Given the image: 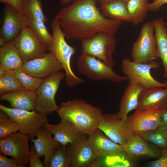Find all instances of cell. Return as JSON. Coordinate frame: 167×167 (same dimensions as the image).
Wrapping results in <instances>:
<instances>
[{
    "instance_id": "cell-36",
    "label": "cell",
    "mask_w": 167,
    "mask_h": 167,
    "mask_svg": "<svg viewBox=\"0 0 167 167\" xmlns=\"http://www.w3.org/2000/svg\"><path fill=\"white\" fill-rule=\"evenodd\" d=\"M149 167H167V148L161 149V156L147 165Z\"/></svg>"
},
{
    "instance_id": "cell-25",
    "label": "cell",
    "mask_w": 167,
    "mask_h": 167,
    "mask_svg": "<svg viewBox=\"0 0 167 167\" xmlns=\"http://www.w3.org/2000/svg\"><path fill=\"white\" fill-rule=\"evenodd\" d=\"M127 2L125 0H112L101 5V10L103 15L108 19L130 22V16L127 8Z\"/></svg>"
},
{
    "instance_id": "cell-29",
    "label": "cell",
    "mask_w": 167,
    "mask_h": 167,
    "mask_svg": "<svg viewBox=\"0 0 167 167\" xmlns=\"http://www.w3.org/2000/svg\"><path fill=\"white\" fill-rule=\"evenodd\" d=\"M22 9L23 14L29 20H39L45 23L47 20L41 0H23Z\"/></svg>"
},
{
    "instance_id": "cell-32",
    "label": "cell",
    "mask_w": 167,
    "mask_h": 167,
    "mask_svg": "<svg viewBox=\"0 0 167 167\" xmlns=\"http://www.w3.org/2000/svg\"><path fill=\"white\" fill-rule=\"evenodd\" d=\"M30 21L29 27L39 39L49 48L53 41V38L48 31L45 22L39 20Z\"/></svg>"
},
{
    "instance_id": "cell-43",
    "label": "cell",
    "mask_w": 167,
    "mask_h": 167,
    "mask_svg": "<svg viewBox=\"0 0 167 167\" xmlns=\"http://www.w3.org/2000/svg\"><path fill=\"white\" fill-rule=\"evenodd\" d=\"M6 71V70L4 68L0 66V78L2 77L5 75Z\"/></svg>"
},
{
    "instance_id": "cell-5",
    "label": "cell",
    "mask_w": 167,
    "mask_h": 167,
    "mask_svg": "<svg viewBox=\"0 0 167 167\" xmlns=\"http://www.w3.org/2000/svg\"><path fill=\"white\" fill-rule=\"evenodd\" d=\"M77 65L79 72L92 80H109L121 83L129 80L126 76L117 74L102 60L86 54H81L78 58Z\"/></svg>"
},
{
    "instance_id": "cell-8",
    "label": "cell",
    "mask_w": 167,
    "mask_h": 167,
    "mask_svg": "<svg viewBox=\"0 0 167 167\" xmlns=\"http://www.w3.org/2000/svg\"><path fill=\"white\" fill-rule=\"evenodd\" d=\"M160 67L159 63L155 60L143 64L126 58L122 59L121 65L122 70L129 80H132L147 88L167 87V81L160 82L151 75V69L156 70Z\"/></svg>"
},
{
    "instance_id": "cell-7",
    "label": "cell",
    "mask_w": 167,
    "mask_h": 167,
    "mask_svg": "<svg viewBox=\"0 0 167 167\" xmlns=\"http://www.w3.org/2000/svg\"><path fill=\"white\" fill-rule=\"evenodd\" d=\"M0 109L6 113L20 127L19 132L28 136L31 140L36 136L41 128L48 123V115L35 110L7 107L0 105Z\"/></svg>"
},
{
    "instance_id": "cell-33",
    "label": "cell",
    "mask_w": 167,
    "mask_h": 167,
    "mask_svg": "<svg viewBox=\"0 0 167 167\" xmlns=\"http://www.w3.org/2000/svg\"><path fill=\"white\" fill-rule=\"evenodd\" d=\"M20 127L5 112L0 111V139L6 138L19 131Z\"/></svg>"
},
{
    "instance_id": "cell-26",
    "label": "cell",
    "mask_w": 167,
    "mask_h": 167,
    "mask_svg": "<svg viewBox=\"0 0 167 167\" xmlns=\"http://www.w3.org/2000/svg\"><path fill=\"white\" fill-rule=\"evenodd\" d=\"M24 62L12 42L5 43L0 48V66L6 70L22 67Z\"/></svg>"
},
{
    "instance_id": "cell-19",
    "label": "cell",
    "mask_w": 167,
    "mask_h": 167,
    "mask_svg": "<svg viewBox=\"0 0 167 167\" xmlns=\"http://www.w3.org/2000/svg\"><path fill=\"white\" fill-rule=\"evenodd\" d=\"M155 107L161 109L167 108V87H144L140 93L135 110L142 111Z\"/></svg>"
},
{
    "instance_id": "cell-24",
    "label": "cell",
    "mask_w": 167,
    "mask_h": 167,
    "mask_svg": "<svg viewBox=\"0 0 167 167\" xmlns=\"http://www.w3.org/2000/svg\"><path fill=\"white\" fill-rule=\"evenodd\" d=\"M154 27L157 58L161 60L164 67L163 77L167 81V30L162 17L151 22Z\"/></svg>"
},
{
    "instance_id": "cell-17",
    "label": "cell",
    "mask_w": 167,
    "mask_h": 167,
    "mask_svg": "<svg viewBox=\"0 0 167 167\" xmlns=\"http://www.w3.org/2000/svg\"><path fill=\"white\" fill-rule=\"evenodd\" d=\"M123 146L128 157L134 161L146 159H158L161 156V149L139 135H135Z\"/></svg>"
},
{
    "instance_id": "cell-10",
    "label": "cell",
    "mask_w": 167,
    "mask_h": 167,
    "mask_svg": "<svg viewBox=\"0 0 167 167\" xmlns=\"http://www.w3.org/2000/svg\"><path fill=\"white\" fill-rule=\"evenodd\" d=\"M12 42L24 62L42 57L48 50L29 27L23 29Z\"/></svg>"
},
{
    "instance_id": "cell-39",
    "label": "cell",
    "mask_w": 167,
    "mask_h": 167,
    "mask_svg": "<svg viewBox=\"0 0 167 167\" xmlns=\"http://www.w3.org/2000/svg\"><path fill=\"white\" fill-rule=\"evenodd\" d=\"M23 0H0L1 3L7 4L15 9L19 13L23 14L22 5Z\"/></svg>"
},
{
    "instance_id": "cell-20",
    "label": "cell",
    "mask_w": 167,
    "mask_h": 167,
    "mask_svg": "<svg viewBox=\"0 0 167 167\" xmlns=\"http://www.w3.org/2000/svg\"><path fill=\"white\" fill-rule=\"evenodd\" d=\"M47 131L54 135V138L64 147L72 144L84 135L70 121L61 119L57 124L48 123L43 127Z\"/></svg>"
},
{
    "instance_id": "cell-21",
    "label": "cell",
    "mask_w": 167,
    "mask_h": 167,
    "mask_svg": "<svg viewBox=\"0 0 167 167\" xmlns=\"http://www.w3.org/2000/svg\"><path fill=\"white\" fill-rule=\"evenodd\" d=\"M53 134L42 127L37 135V138L30 141L33 143L39 157L44 156V167H49L50 159L55 150L61 144L52 137Z\"/></svg>"
},
{
    "instance_id": "cell-1",
    "label": "cell",
    "mask_w": 167,
    "mask_h": 167,
    "mask_svg": "<svg viewBox=\"0 0 167 167\" xmlns=\"http://www.w3.org/2000/svg\"><path fill=\"white\" fill-rule=\"evenodd\" d=\"M98 1L74 0L59 10L55 17L66 38L81 40L101 31L116 33L122 21L105 17L97 6Z\"/></svg>"
},
{
    "instance_id": "cell-4",
    "label": "cell",
    "mask_w": 167,
    "mask_h": 167,
    "mask_svg": "<svg viewBox=\"0 0 167 167\" xmlns=\"http://www.w3.org/2000/svg\"><path fill=\"white\" fill-rule=\"evenodd\" d=\"M114 35L112 32L101 31L90 37L82 39L81 54L94 56L113 68L115 65L113 57L116 45Z\"/></svg>"
},
{
    "instance_id": "cell-31",
    "label": "cell",
    "mask_w": 167,
    "mask_h": 167,
    "mask_svg": "<svg viewBox=\"0 0 167 167\" xmlns=\"http://www.w3.org/2000/svg\"><path fill=\"white\" fill-rule=\"evenodd\" d=\"M153 143L160 149L167 148V130L158 127L139 135Z\"/></svg>"
},
{
    "instance_id": "cell-41",
    "label": "cell",
    "mask_w": 167,
    "mask_h": 167,
    "mask_svg": "<svg viewBox=\"0 0 167 167\" xmlns=\"http://www.w3.org/2000/svg\"><path fill=\"white\" fill-rule=\"evenodd\" d=\"M159 127L167 130V108L165 109Z\"/></svg>"
},
{
    "instance_id": "cell-37",
    "label": "cell",
    "mask_w": 167,
    "mask_h": 167,
    "mask_svg": "<svg viewBox=\"0 0 167 167\" xmlns=\"http://www.w3.org/2000/svg\"><path fill=\"white\" fill-rule=\"evenodd\" d=\"M29 158V167H43V162L39 159L33 144H32L30 148Z\"/></svg>"
},
{
    "instance_id": "cell-45",
    "label": "cell",
    "mask_w": 167,
    "mask_h": 167,
    "mask_svg": "<svg viewBox=\"0 0 167 167\" xmlns=\"http://www.w3.org/2000/svg\"><path fill=\"white\" fill-rule=\"evenodd\" d=\"M165 25L166 26V28H167V22L165 23Z\"/></svg>"
},
{
    "instance_id": "cell-6",
    "label": "cell",
    "mask_w": 167,
    "mask_h": 167,
    "mask_svg": "<svg viewBox=\"0 0 167 167\" xmlns=\"http://www.w3.org/2000/svg\"><path fill=\"white\" fill-rule=\"evenodd\" d=\"M65 77V74L59 71L44 79L36 91V112L48 115L58 112L60 107L57 104L55 97L61 82Z\"/></svg>"
},
{
    "instance_id": "cell-16",
    "label": "cell",
    "mask_w": 167,
    "mask_h": 167,
    "mask_svg": "<svg viewBox=\"0 0 167 167\" xmlns=\"http://www.w3.org/2000/svg\"><path fill=\"white\" fill-rule=\"evenodd\" d=\"M87 135L84 134L73 143L66 146L70 167H91L97 157L88 143Z\"/></svg>"
},
{
    "instance_id": "cell-11",
    "label": "cell",
    "mask_w": 167,
    "mask_h": 167,
    "mask_svg": "<svg viewBox=\"0 0 167 167\" xmlns=\"http://www.w3.org/2000/svg\"><path fill=\"white\" fill-rule=\"evenodd\" d=\"M98 128L110 139L122 146L126 145L135 135L128 127L127 117L119 118L117 114L103 115Z\"/></svg>"
},
{
    "instance_id": "cell-15",
    "label": "cell",
    "mask_w": 167,
    "mask_h": 167,
    "mask_svg": "<svg viewBox=\"0 0 167 167\" xmlns=\"http://www.w3.org/2000/svg\"><path fill=\"white\" fill-rule=\"evenodd\" d=\"M21 68L26 74L43 79L63 69L50 52L42 57L24 62Z\"/></svg>"
},
{
    "instance_id": "cell-28",
    "label": "cell",
    "mask_w": 167,
    "mask_h": 167,
    "mask_svg": "<svg viewBox=\"0 0 167 167\" xmlns=\"http://www.w3.org/2000/svg\"><path fill=\"white\" fill-rule=\"evenodd\" d=\"M149 4L148 0H128L127 8L133 25L136 26L144 21L149 11Z\"/></svg>"
},
{
    "instance_id": "cell-44",
    "label": "cell",
    "mask_w": 167,
    "mask_h": 167,
    "mask_svg": "<svg viewBox=\"0 0 167 167\" xmlns=\"http://www.w3.org/2000/svg\"><path fill=\"white\" fill-rule=\"evenodd\" d=\"M112 0H98V3L100 5L103 4L106 2H108ZM126 1H128V0H125Z\"/></svg>"
},
{
    "instance_id": "cell-2",
    "label": "cell",
    "mask_w": 167,
    "mask_h": 167,
    "mask_svg": "<svg viewBox=\"0 0 167 167\" xmlns=\"http://www.w3.org/2000/svg\"><path fill=\"white\" fill-rule=\"evenodd\" d=\"M59 107L57 112L61 119L70 121L84 134L88 135L98 128L103 115L99 108L76 98L61 103Z\"/></svg>"
},
{
    "instance_id": "cell-27",
    "label": "cell",
    "mask_w": 167,
    "mask_h": 167,
    "mask_svg": "<svg viewBox=\"0 0 167 167\" xmlns=\"http://www.w3.org/2000/svg\"><path fill=\"white\" fill-rule=\"evenodd\" d=\"M136 165L125 151L102 157H97L91 167H131Z\"/></svg>"
},
{
    "instance_id": "cell-14",
    "label": "cell",
    "mask_w": 167,
    "mask_h": 167,
    "mask_svg": "<svg viewBox=\"0 0 167 167\" xmlns=\"http://www.w3.org/2000/svg\"><path fill=\"white\" fill-rule=\"evenodd\" d=\"M164 109L158 107L142 111H135L127 116L129 127L135 135L157 129L159 126Z\"/></svg>"
},
{
    "instance_id": "cell-30",
    "label": "cell",
    "mask_w": 167,
    "mask_h": 167,
    "mask_svg": "<svg viewBox=\"0 0 167 167\" xmlns=\"http://www.w3.org/2000/svg\"><path fill=\"white\" fill-rule=\"evenodd\" d=\"M25 89L17 78L14 70H7L0 78V95Z\"/></svg>"
},
{
    "instance_id": "cell-23",
    "label": "cell",
    "mask_w": 167,
    "mask_h": 167,
    "mask_svg": "<svg viewBox=\"0 0 167 167\" xmlns=\"http://www.w3.org/2000/svg\"><path fill=\"white\" fill-rule=\"evenodd\" d=\"M36 97V92L24 89L0 95V99L9 102L11 108L32 111L35 110Z\"/></svg>"
},
{
    "instance_id": "cell-9",
    "label": "cell",
    "mask_w": 167,
    "mask_h": 167,
    "mask_svg": "<svg viewBox=\"0 0 167 167\" xmlns=\"http://www.w3.org/2000/svg\"><path fill=\"white\" fill-rule=\"evenodd\" d=\"M154 33V27L152 22L143 24L139 37L133 44L131 52L133 61L147 64L157 58Z\"/></svg>"
},
{
    "instance_id": "cell-40",
    "label": "cell",
    "mask_w": 167,
    "mask_h": 167,
    "mask_svg": "<svg viewBox=\"0 0 167 167\" xmlns=\"http://www.w3.org/2000/svg\"><path fill=\"white\" fill-rule=\"evenodd\" d=\"M165 4H167V0H154L152 3L149 4V11L158 12L161 6Z\"/></svg>"
},
{
    "instance_id": "cell-38",
    "label": "cell",
    "mask_w": 167,
    "mask_h": 167,
    "mask_svg": "<svg viewBox=\"0 0 167 167\" xmlns=\"http://www.w3.org/2000/svg\"><path fill=\"white\" fill-rule=\"evenodd\" d=\"M0 167H21L12 158H9L0 154Z\"/></svg>"
},
{
    "instance_id": "cell-35",
    "label": "cell",
    "mask_w": 167,
    "mask_h": 167,
    "mask_svg": "<svg viewBox=\"0 0 167 167\" xmlns=\"http://www.w3.org/2000/svg\"><path fill=\"white\" fill-rule=\"evenodd\" d=\"M49 167H70L66 146L61 145L55 150L50 159Z\"/></svg>"
},
{
    "instance_id": "cell-3",
    "label": "cell",
    "mask_w": 167,
    "mask_h": 167,
    "mask_svg": "<svg viewBox=\"0 0 167 167\" xmlns=\"http://www.w3.org/2000/svg\"><path fill=\"white\" fill-rule=\"evenodd\" d=\"M53 41L48 50L62 64L66 73V81L69 87H74L84 83V80L76 76L71 67L72 56L76 52L75 48L69 45L65 40L66 35L62 31L58 19L54 17L51 24Z\"/></svg>"
},
{
    "instance_id": "cell-12",
    "label": "cell",
    "mask_w": 167,
    "mask_h": 167,
    "mask_svg": "<svg viewBox=\"0 0 167 167\" xmlns=\"http://www.w3.org/2000/svg\"><path fill=\"white\" fill-rule=\"evenodd\" d=\"M29 140L28 136L19 132L0 139V153L11 156L21 167H25L29 164Z\"/></svg>"
},
{
    "instance_id": "cell-13",
    "label": "cell",
    "mask_w": 167,
    "mask_h": 167,
    "mask_svg": "<svg viewBox=\"0 0 167 167\" xmlns=\"http://www.w3.org/2000/svg\"><path fill=\"white\" fill-rule=\"evenodd\" d=\"M3 11L0 38L7 43L13 41L23 29L29 27L30 21L24 15L7 4H5Z\"/></svg>"
},
{
    "instance_id": "cell-34",
    "label": "cell",
    "mask_w": 167,
    "mask_h": 167,
    "mask_svg": "<svg viewBox=\"0 0 167 167\" xmlns=\"http://www.w3.org/2000/svg\"><path fill=\"white\" fill-rule=\"evenodd\" d=\"M14 71L17 78L24 88L32 92H36L44 80L26 74L21 67L17 68Z\"/></svg>"
},
{
    "instance_id": "cell-42",
    "label": "cell",
    "mask_w": 167,
    "mask_h": 167,
    "mask_svg": "<svg viewBox=\"0 0 167 167\" xmlns=\"http://www.w3.org/2000/svg\"><path fill=\"white\" fill-rule=\"evenodd\" d=\"M61 4L63 6L70 4L73 0H59Z\"/></svg>"
},
{
    "instance_id": "cell-18",
    "label": "cell",
    "mask_w": 167,
    "mask_h": 167,
    "mask_svg": "<svg viewBox=\"0 0 167 167\" xmlns=\"http://www.w3.org/2000/svg\"><path fill=\"white\" fill-rule=\"evenodd\" d=\"M88 141L97 157H102L124 152L123 146L110 139L97 128L88 134Z\"/></svg>"
},
{
    "instance_id": "cell-22",
    "label": "cell",
    "mask_w": 167,
    "mask_h": 167,
    "mask_svg": "<svg viewBox=\"0 0 167 167\" xmlns=\"http://www.w3.org/2000/svg\"><path fill=\"white\" fill-rule=\"evenodd\" d=\"M144 88L139 83L129 80L128 84L120 100L119 110L117 113L118 118H126L130 112L135 109L140 93Z\"/></svg>"
}]
</instances>
